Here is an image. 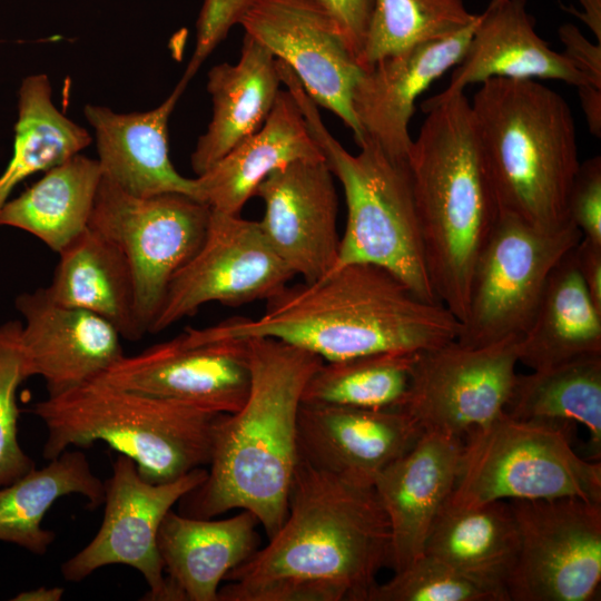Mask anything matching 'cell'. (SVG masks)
<instances>
[{
  "mask_svg": "<svg viewBox=\"0 0 601 601\" xmlns=\"http://www.w3.org/2000/svg\"><path fill=\"white\" fill-rule=\"evenodd\" d=\"M280 528L231 570L218 601H370L391 562V530L373 486L299 457Z\"/></svg>",
  "mask_w": 601,
  "mask_h": 601,
  "instance_id": "cell-1",
  "label": "cell"
},
{
  "mask_svg": "<svg viewBox=\"0 0 601 601\" xmlns=\"http://www.w3.org/2000/svg\"><path fill=\"white\" fill-rule=\"evenodd\" d=\"M460 321L441 303L416 296L390 272L370 264L332 269L314 282L287 285L257 318L231 317L186 328L188 345L272 337L324 362L383 352H421L455 341Z\"/></svg>",
  "mask_w": 601,
  "mask_h": 601,
  "instance_id": "cell-2",
  "label": "cell"
},
{
  "mask_svg": "<svg viewBox=\"0 0 601 601\" xmlns=\"http://www.w3.org/2000/svg\"><path fill=\"white\" fill-rule=\"evenodd\" d=\"M246 339L248 396L238 411L216 420L207 476L181 497L180 514L213 519L234 509L246 510L270 538L287 515L299 461L297 421L303 392L324 361L276 338Z\"/></svg>",
  "mask_w": 601,
  "mask_h": 601,
  "instance_id": "cell-3",
  "label": "cell"
},
{
  "mask_svg": "<svg viewBox=\"0 0 601 601\" xmlns=\"http://www.w3.org/2000/svg\"><path fill=\"white\" fill-rule=\"evenodd\" d=\"M426 114L406 164L431 284L462 323L476 263L501 209L464 92Z\"/></svg>",
  "mask_w": 601,
  "mask_h": 601,
  "instance_id": "cell-4",
  "label": "cell"
},
{
  "mask_svg": "<svg viewBox=\"0 0 601 601\" xmlns=\"http://www.w3.org/2000/svg\"><path fill=\"white\" fill-rule=\"evenodd\" d=\"M470 105L501 211L548 230L571 224L580 160L566 100L536 80L493 78Z\"/></svg>",
  "mask_w": 601,
  "mask_h": 601,
  "instance_id": "cell-5",
  "label": "cell"
},
{
  "mask_svg": "<svg viewBox=\"0 0 601 601\" xmlns=\"http://www.w3.org/2000/svg\"><path fill=\"white\" fill-rule=\"evenodd\" d=\"M28 411L46 425V460L70 446L89 447L102 441L130 457L151 483L171 482L208 465L214 425L224 414L99 378L48 396Z\"/></svg>",
  "mask_w": 601,
  "mask_h": 601,
  "instance_id": "cell-6",
  "label": "cell"
},
{
  "mask_svg": "<svg viewBox=\"0 0 601 601\" xmlns=\"http://www.w3.org/2000/svg\"><path fill=\"white\" fill-rule=\"evenodd\" d=\"M279 73L344 190L347 221L333 269L349 264L375 265L420 298L440 303L425 265L406 161L391 158L368 137L358 146V154H351L326 129L317 105L292 69L280 63Z\"/></svg>",
  "mask_w": 601,
  "mask_h": 601,
  "instance_id": "cell-7",
  "label": "cell"
},
{
  "mask_svg": "<svg viewBox=\"0 0 601 601\" xmlns=\"http://www.w3.org/2000/svg\"><path fill=\"white\" fill-rule=\"evenodd\" d=\"M564 496L601 503V463L580 456L564 430L503 412L465 435L444 509Z\"/></svg>",
  "mask_w": 601,
  "mask_h": 601,
  "instance_id": "cell-8",
  "label": "cell"
},
{
  "mask_svg": "<svg viewBox=\"0 0 601 601\" xmlns=\"http://www.w3.org/2000/svg\"><path fill=\"white\" fill-rule=\"evenodd\" d=\"M210 213L206 203L191 196L166 193L138 197L102 176L89 226L126 257L145 334L150 332L170 282L201 246Z\"/></svg>",
  "mask_w": 601,
  "mask_h": 601,
  "instance_id": "cell-9",
  "label": "cell"
},
{
  "mask_svg": "<svg viewBox=\"0 0 601 601\" xmlns=\"http://www.w3.org/2000/svg\"><path fill=\"white\" fill-rule=\"evenodd\" d=\"M581 238L572 223L548 230L501 211L476 263L456 341L465 346H485L521 336L552 269Z\"/></svg>",
  "mask_w": 601,
  "mask_h": 601,
  "instance_id": "cell-10",
  "label": "cell"
},
{
  "mask_svg": "<svg viewBox=\"0 0 601 601\" xmlns=\"http://www.w3.org/2000/svg\"><path fill=\"white\" fill-rule=\"evenodd\" d=\"M519 553L509 601H591L601 582V503L575 496L511 500Z\"/></svg>",
  "mask_w": 601,
  "mask_h": 601,
  "instance_id": "cell-11",
  "label": "cell"
},
{
  "mask_svg": "<svg viewBox=\"0 0 601 601\" xmlns=\"http://www.w3.org/2000/svg\"><path fill=\"white\" fill-rule=\"evenodd\" d=\"M520 336L485 346L456 339L417 352L402 404L423 432L462 439L501 413L512 393Z\"/></svg>",
  "mask_w": 601,
  "mask_h": 601,
  "instance_id": "cell-12",
  "label": "cell"
},
{
  "mask_svg": "<svg viewBox=\"0 0 601 601\" xmlns=\"http://www.w3.org/2000/svg\"><path fill=\"white\" fill-rule=\"evenodd\" d=\"M207 470L199 467L166 483L146 481L135 462L119 454L105 481V513L96 536L66 560V581L80 582L99 568L125 564L139 571L148 592L142 600L176 601L166 579L157 535L165 515L187 493L201 484Z\"/></svg>",
  "mask_w": 601,
  "mask_h": 601,
  "instance_id": "cell-13",
  "label": "cell"
},
{
  "mask_svg": "<svg viewBox=\"0 0 601 601\" xmlns=\"http://www.w3.org/2000/svg\"><path fill=\"white\" fill-rule=\"evenodd\" d=\"M294 276L259 221L211 209L201 246L170 282L149 333L168 328L208 303L268 300Z\"/></svg>",
  "mask_w": 601,
  "mask_h": 601,
  "instance_id": "cell-14",
  "label": "cell"
},
{
  "mask_svg": "<svg viewBox=\"0 0 601 601\" xmlns=\"http://www.w3.org/2000/svg\"><path fill=\"white\" fill-rule=\"evenodd\" d=\"M239 24L287 65L312 100L335 114L359 146L365 135L352 97L363 72L321 0H253Z\"/></svg>",
  "mask_w": 601,
  "mask_h": 601,
  "instance_id": "cell-15",
  "label": "cell"
},
{
  "mask_svg": "<svg viewBox=\"0 0 601 601\" xmlns=\"http://www.w3.org/2000/svg\"><path fill=\"white\" fill-rule=\"evenodd\" d=\"M98 378L217 413H234L249 393L248 342L234 338L188 345L177 336L124 355Z\"/></svg>",
  "mask_w": 601,
  "mask_h": 601,
  "instance_id": "cell-16",
  "label": "cell"
},
{
  "mask_svg": "<svg viewBox=\"0 0 601 601\" xmlns=\"http://www.w3.org/2000/svg\"><path fill=\"white\" fill-rule=\"evenodd\" d=\"M333 176L325 159L296 160L272 171L255 191L265 207L259 225L267 242L307 283L329 273L338 255Z\"/></svg>",
  "mask_w": 601,
  "mask_h": 601,
  "instance_id": "cell-17",
  "label": "cell"
},
{
  "mask_svg": "<svg viewBox=\"0 0 601 601\" xmlns=\"http://www.w3.org/2000/svg\"><path fill=\"white\" fill-rule=\"evenodd\" d=\"M422 433L400 408L302 403L298 412L299 457L358 485L373 486Z\"/></svg>",
  "mask_w": 601,
  "mask_h": 601,
  "instance_id": "cell-18",
  "label": "cell"
},
{
  "mask_svg": "<svg viewBox=\"0 0 601 601\" xmlns=\"http://www.w3.org/2000/svg\"><path fill=\"white\" fill-rule=\"evenodd\" d=\"M23 317L21 339L32 376L48 396L98 378L125 354L119 332L102 317L52 300L45 287L14 299Z\"/></svg>",
  "mask_w": 601,
  "mask_h": 601,
  "instance_id": "cell-19",
  "label": "cell"
},
{
  "mask_svg": "<svg viewBox=\"0 0 601 601\" xmlns=\"http://www.w3.org/2000/svg\"><path fill=\"white\" fill-rule=\"evenodd\" d=\"M476 19L447 38L386 56L363 70L352 97L355 117L365 135L391 158L406 161L413 139L408 125L414 102L433 81L462 59Z\"/></svg>",
  "mask_w": 601,
  "mask_h": 601,
  "instance_id": "cell-20",
  "label": "cell"
},
{
  "mask_svg": "<svg viewBox=\"0 0 601 601\" xmlns=\"http://www.w3.org/2000/svg\"><path fill=\"white\" fill-rule=\"evenodd\" d=\"M462 449L460 437L423 432L376 477L373 487L390 523V566L394 572L424 553L430 532L453 491Z\"/></svg>",
  "mask_w": 601,
  "mask_h": 601,
  "instance_id": "cell-21",
  "label": "cell"
},
{
  "mask_svg": "<svg viewBox=\"0 0 601 601\" xmlns=\"http://www.w3.org/2000/svg\"><path fill=\"white\" fill-rule=\"evenodd\" d=\"M445 90L426 100L423 111L474 83L493 78L549 79L582 88L592 86L572 62L538 35L526 0H490ZM594 87V86H593ZM601 89V88H600Z\"/></svg>",
  "mask_w": 601,
  "mask_h": 601,
  "instance_id": "cell-22",
  "label": "cell"
},
{
  "mask_svg": "<svg viewBox=\"0 0 601 601\" xmlns=\"http://www.w3.org/2000/svg\"><path fill=\"white\" fill-rule=\"evenodd\" d=\"M186 87L179 80L159 106L145 111L85 106L104 178L138 197L179 193L199 200L196 178L179 174L169 157L168 122Z\"/></svg>",
  "mask_w": 601,
  "mask_h": 601,
  "instance_id": "cell-23",
  "label": "cell"
},
{
  "mask_svg": "<svg viewBox=\"0 0 601 601\" xmlns=\"http://www.w3.org/2000/svg\"><path fill=\"white\" fill-rule=\"evenodd\" d=\"M257 518L243 510L221 520L170 510L157 544L176 601H218L219 584L259 549Z\"/></svg>",
  "mask_w": 601,
  "mask_h": 601,
  "instance_id": "cell-24",
  "label": "cell"
},
{
  "mask_svg": "<svg viewBox=\"0 0 601 601\" xmlns=\"http://www.w3.org/2000/svg\"><path fill=\"white\" fill-rule=\"evenodd\" d=\"M305 159L325 157L295 96L279 90L263 126L195 177L199 200L214 210L238 215L272 171Z\"/></svg>",
  "mask_w": 601,
  "mask_h": 601,
  "instance_id": "cell-25",
  "label": "cell"
},
{
  "mask_svg": "<svg viewBox=\"0 0 601 601\" xmlns=\"http://www.w3.org/2000/svg\"><path fill=\"white\" fill-rule=\"evenodd\" d=\"M282 82L277 59L245 35L239 60L221 62L207 75L213 114L190 156L196 176L204 174L268 117Z\"/></svg>",
  "mask_w": 601,
  "mask_h": 601,
  "instance_id": "cell-26",
  "label": "cell"
},
{
  "mask_svg": "<svg viewBox=\"0 0 601 601\" xmlns=\"http://www.w3.org/2000/svg\"><path fill=\"white\" fill-rule=\"evenodd\" d=\"M58 255L51 283L45 287L52 300L102 317L125 339L138 341L145 335L137 317L131 269L111 240L88 226Z\"/></svg>",
  "mask_w": 601,
  "mask_h": 601,
  "instance_id": "cell-27",
  "label": "cell"
},
{
  "mask_svg": "<svg viewBox=\"0 0 601 601\" xmlns=\"http://www.w3.org/2000/svg\"><path fill=\"white\" fill-rule=\"evenodd\" d=\"M574 247L552 269L533 318L520 336L519 363L532 371L601 354V309L583 284Z\"/></svg>",
  "mask_w": 601,
  "mask_h": 601,
  "instance_id": "cell-28",
  "label": "cell"
},
{
  "mask_svg": "<svg viewBox=\"0 0 601 601\" xmlns=\"http://www.w3.org/2000/svg\"><path fill=\"white\" fill-rule=\"evenodd\" d=\"M520 540L509 502L443 509L426 540L424 553L497 591L509 601L506 583Z\"/></svg>",
  "mask_w": 601,
  "mask_h": 601,
  "instance_id": "cell-29",
  "label": "cell"
},
{
  "mask_svg": "<svg viewBox=\"0 0 601 601\" xmlns=\"http://www.w3.org/2000/svg\"><path fill=\"white\" fill-rule=\"evenodd\" d=\"M102 170L81 154L47 170L0 210V226L29 233L57 254L90 223Z\"/></svg>",
  "mask_w": 601,
  "mask_h": 601,
  "instance_id": "cell-30",
  "label": "cell"
},
{
  "mask_svg": "<svg viewBox=\"0 0 601 601\" xmlns=\"http://www.w3.org/2000/svg\"><path fill=\"white\" fill-rule=\"evenodd\" d=\"M504 412L513 418L551 424L571 434L589 432L590 460L601 456V354L516 374Z\"/></svg>",
  "mask_w": 601,
  "mask_h": 601,
  "instance_id": "cell-31",
  "label": "cell"
},
{
  "mask_svg": "<svg viewBox=\"0 0 601 601\" xmlns=\"http://www.w3.org/2000/svg\"><path fill=\"white\" fill-rule=\"evenodd\" d=\"M69 494L85 496L91 510L104 504L105 481L92 473L80 451H65L45 467L0 487V541L37 555L47 553L56 533L42 529V520L57 500Z\"/></svg>",
  "mask_w": 601,
  "mask_h": 601,
  "instance_id": "cell-32",
  "label": "cell"
},
{
  "mask_svg": "<svg viewBox=\"0 0 601 601\" xmlns=\"http://www.w3.org/2000/svg\"><path fill=\"white\" fill-rule=\"evenodd\" d=\"M52 93L46 73L29 75L19 86L12 155L0 175V210L21 181L65 162L92 141L86 128L56 107Z\"/></svg>",
  "mask_w": 601,
  "mask_h": 601,
  "instance_id": "cell-33",
  "label": "cell"
},
{
  "mask_svg": "<svg viewBox=\"0 0 601 601\" xmlns=\"http://www.w3.org/2000/svg\"><path fill=\"white\" fill-rule=\"evenodd\" d=\"M417 352H383L323 362L302 403L397 408L407 392Z\"/></svg>",
  "mask_w": 601,
  "mask_h": 601,
  "instance_id": "cell-34",
  "label": "cell"
},
{
  "mask_svg": "<svg viewBox=\"0 0 601 601\" xmlns=\"http://www.w3.org/2000/svg\"><path fill=\"white\" fill-rule=\"evenodd\" d=\"M476 19L463 0H373L359 67L420 43L453 36Z\"/></svg>",
  "mask_w": 601,
  "mask_h": 601,
  "instance_id": "cell-35",
  "label": "cell"
},
{
  "mask_svg": "<svg viewBox=\"0 0 601 601\" xmlns=\"http://www.w3.org/2000/svg\"><path fill=\"white\" fill-rule=\"evenodd\" d=\"M22 323L0 324V487L36 467L18 442V387L32 376L21 339Z\"/></svg>",
  "mask_w": 601,
  "mask_h": 601,
  "instance_id": "cell-36",
  "label": "cell"
},
{
  "mask_svg": "<svg viewBox=\"0 0 601 601\" xmlns=\"http://www.w3.org/2000/svg\"><path fill=\"white\" fill-rule=\"evenodd\" d=\"M370 601H504L494 589L423 553L373 590Z\"/></svg>",
  "mask_w": 601,
  "mask_h": 601,
  "instance_id": "cell-37",
  "label": "cell"
},
{
  "mask_svg": "<svg viewBox=\"0 0 601 601\" xmlns=\"http://www.w3.org/2000/svg\"><path fill=\"white\" fill-rule=\"evenodd\" d=\"M253 0H203L196 22V43L180 78L188 85L209 55L227 37Z\"/></svg>",
  "mask_w": 601,
  "mask_h": 601,
  "instance_id": "cell-38",
  "label": "cell"
},
{
  "mask_svg": "<svg viewBox=\"0 0 601 601\" xmlns=\"http://www.w3.org/2000/svg\"><path fill=\"white\" fill-rule=\"evenodd\" d=\"M569 220L582 238L601 244V157L580 162L568 198Z\"/></svg>",
  "mask_w": 601,
  "mask_h": 601,
  "instance_id": "cell-39",
  "label": "cell"
},
{
  "mask_svg": "<svg viewBox=\"0 0 601 601\" xmlns=\"http://www.w3.org/2000/svg\"><path fill=\"white\" fill-rule=\"evenodd\" d=\"M337 21L345 46L359 66L373 0H321Z\"/></svg>",
  "mask_w": 601,
  "mask_h": 601,
  "instance_id": "cell-40",
  "label": "cell"
},
{
  "mask_svg": "<svg viewBox=\"0 0 601 601\" xmlns=\"http://www.w3.org/2000/svg\"><path fill=\"white\" fill-rule=\"evenodd\" d=\"M558 33L563 55L592 86L601 88V43L589 41L572 23L562 24Z\"/></svg>",
  "mask_w": 601,
  "mask_h": 601,
  "instance_id": "cell-41",
  "label": "cell"
},
{
  "mask_svg": "<svg viewBox=\"0 0 601 601\" xmlns=\"http://www.w3.org/2000/svg\"><path fill=\"white\" fill-rule=\"evenodd\" d=\"M574 257L588 293L601 309V244L581 238L574 247Z\"/></svg>",
  "mask_w": 601,
  "mask_h": 601,
  "instance_id": "cell-42",
  "label": "cell"
},
{
  "mask_svg": "<svg viewBox=\"0 0 601 601\" xmlns=\"http://www.w3.org/2000/svg\"><path fill=\"white\" fill-rule=\"evenodd\" d=\"M579 98L592 135L601 136V89L593 86L578 88Z\"/></svg>",
  "mask_w": 601,
  "mask_h": 601,
  "instance_id": "cell-43",
  "label": "cell"
},
{
  "mask_svg": "<svg viewBox=\"0 0 601 601\" xmlns=\"http://www.w3.org/2000/svg\"><path fill=\"white\" fill-rule=\"evenodd\" d=\"M583 12L574 13L593 32L598 42L601 43V0H579Z\"/></svg>",
  "mask_w": 601,
  "mask_h": 601,
  "instance_id": "cell-44",
  "label": "cell"
},
{
  "mask_svg": "<svg viewBox=\"0 0 601 601\" xmlns=\"http://www.w3.org/2000/svg\"><path fill=\"white\" fill-rule=\"evenodd\" d=\"M63 595V589L59 587H40L33 590L19 593L12 600L20 601H59Z\"/></svg>",
  "mask_w": 601,
  "mask_h": 601,
  "instance_id": "cell-45",
  "label": "cell"
}]
</instances>
